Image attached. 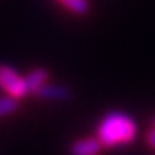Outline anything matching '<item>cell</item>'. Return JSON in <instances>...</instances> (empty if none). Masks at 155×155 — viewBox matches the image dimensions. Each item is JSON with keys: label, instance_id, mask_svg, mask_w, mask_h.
Here are the masks:
<instances>
[{"label": "cell", "instance_id": "6da1fadb", "mask_svg": "<svg viewBox=\"0 0 155 155\" xmlns=\"http://www.w3.org/2000/svg\"><path fill=\"white\" fill-rule=\"evenodd\" d=\"M138 136V124L122 110L107 112L97 124V138L104 148H119L133 143Z\"/></svg>", "mask_w": 155, "mask_h": 155}, {"label": "cell", "instance_id": "7a4b0ae2", "mask_svg": "<svg viewBox=\"0 0 155 155\" xmlns=\"http://www.w3.org/2000/svg\"><path fill=\"white\" fill-rule=\"evenodd\" d=\"M0 90L16 100H22L29 95L26 76H22L9 64H0Z\"/></svg>", "mask_w": 155, "mask_h": 155}, {"label": "cell", "instance_id": "3957f363", "mask_svg": "<svg viewBox=\"0 0 155 155\" xmlns=\"http://www.w3.org/2000/svg\"><path fill=\"white\" fill-rule=\"evenodd\" d=\"M104 145L97 136H84L72 141L69 147V155H100Z\"/></svg>", "mask_w": 155, "mask_h": 155}, {"label": "cell", "instance_id": "277c9868", "mask_svg": "<svg viewBox=\"0 0 155 155\" xmlns=\"http://www.w3.org/2000/svg\"><path fill=\"white\" fill-rule=\"evenodd\" d=\"M36 97L41 100H50V102H66V100H69L72 97V93L71 90L67 86H64V84L48 83L36 93Z\"/></svg>", "mask_w": 155, "mask_h": 155}, {"label": "cell", "instance_id": "5b68a950", "mask_svg": "<svg viewBox=\"0 0 155 155\" xmlns=\"http://www.w3.org/2000/svg\"><path fill=\"white\" fill-rule=\"evenodd\" d=\"M26 83H28L29 93H38L45 84L50 83V72L43 67H35L26 74Z\"/></svg>", "mask_w": 155, "mask_h": 155}, {"label": "cell", "instance_id": "8992f818", "mask_svg": "<svg viewBox=\"0 0 155 155\" xmlns=\"http://www.w3.org/2000/svg\"><path fill=\"white\" fill-rule=\"evenodd\" d=\"M66 11H69L74 16H84L90 11V2L88 0H57Z\"/></svg>", "mask_w": 155, "mask_h": 155}, {"label": "cell", "instance_id": "52a82bcc", "mask_svg": "<svg viewBox=\"0 0 155 155\" xmlns=\"http://www.w3.org/2000/svg\"><path fill=\"white\" fill-rule=\"evenodd\" d=\"M17 109H19V100L12 98L9 95L0 97V119H4V117L14 114Z\"/></svg>", "mask_w": 155, "mask_h": 155}, {"label": "cell", "instance_id": "ba28073f", "mask_svg": "<svg viewBox=\"0 0 155 155\" xmlns=\"http://www.w3.org/2000/svg\"><path fill=\"white\" fill-rule=\"evenodd\" d=\"M147 143L152 150H155V127H152L148 133H147Z\"/></svg>", "mask_w": 155, "mask_h": 155}, {"label": "cell", "instance_id": "9c48e42d", "mask_svg": "<svg viewBox=\"0 0 155 155\" xmlns=\"http://www.w3.org/2000/svg\"><path fill=\"white\" fill-rule=\"evenodd\" d=\"M152 127H155V117H153V121H152Z\"/></svg>", "mask_w": 155, "mask_h": 155}]
</instances>
